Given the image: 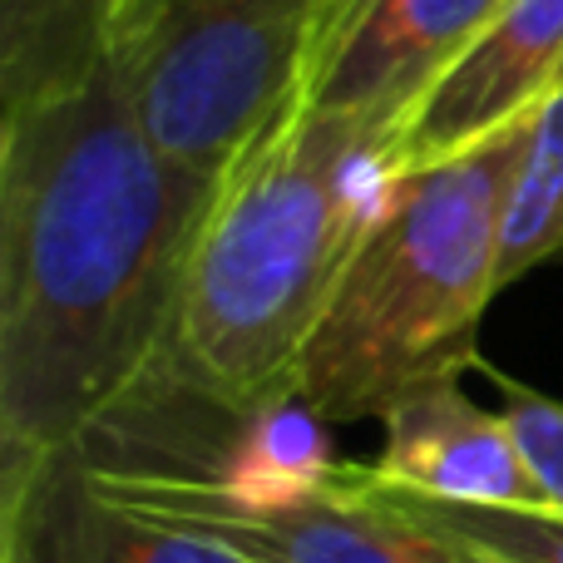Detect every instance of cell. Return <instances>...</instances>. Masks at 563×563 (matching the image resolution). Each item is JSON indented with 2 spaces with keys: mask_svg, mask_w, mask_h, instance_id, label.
<instances>
[{
  "mask_svg": "<svg viewBox=\"0 0 563 563\" xmlns=\"http://www.w3.org/2000/svg\"><path fill=\"white\" fill-rule=\"evenodd\" d=\"M563 253V85L534 109L529 148L509 188L499 238V291Z\"/></svg>",
  "mask_w": 563,
  "mask_h": 563,
  "instance_id": "8fae6325",
  "label": "cell"
},
{
  "mask_svg": "<svg viewBox=\"0 0 563 563\" xmlns=\"http://www.w3.org/2000/svg\"><path fill=\"white\" fill-rule=\"evenodd\" d=\"M104 45L109 0H0V114L85 85Z\"/></svg>",
  "mask_w": 563,
  "mask_h": 563,
  "instance_id": "30bf717a",
  "label": "cell"
},
{
  "mask_svg": "<svg viewBox=\"0 0 563 563\" xmlns=\"http://www.w3.org/2000/svg\"><path fill=\"white\" fill-rule=\"evenodd\" d=\"M396 124L297 99L228 168L194 243L164 396L213 420L291 396L301 351L400 178Z\"/></svg>",
  "mask_w": 563,
  "mask_h": 563,
  "instance_id": "7a4b0ae2",
  "label": "cell"
},
{
  "mask_svg": "<svg viewBox=\"0 0 563 563\" xmlns=\"http://www.w3.org/2000/svg\"><path fill=\"white\" fill-rule=\"evenodd\" d=\"M529 129L534 114L475 154L390 184L291 380L327 426L386 420L410 390L479 371V321L499 297V238Z\"/></svg>",
  "mask_w": 563,
  "mask_h": 563,
  "instance_id": "3957f363",
  "label": "cell"
},
{
  "mask_svg": "<svg viewBox=\"0 0 563 563\" xmlns=\"http://www.w3.org/2000/svg\"><path fill=\"white\" fill-rule=\"evenodd\" d=\"M563 0H509L396 124V174L475 154L559 89Z\"/></svg>",
  "mask_w": 563,
  "mask_h": 563,
  "instance_id": "8992f818",
  "label": "cell"
},
{
  "mask_svg": "<svg viewBox=\"0 0 563 563\" xmlns=\"http://www.w3.org/2000/svg\"><path fill=\"white\" fill-rule=\"evenodd\" d=\"M0 563H253L114 505L79 450L0 470Z\"/></svg>",
  "mask_w": 563,
  "mask_h": 563,
  "instance_id": "ba28073f",
  "label": "cell"
},
{
  "mask_svg": "<svg viewBox=\"0 0 563 563\" xmlns=\"http://www.w3.org/2000/svg\"><path fill=\"white\" fill-rule=\"evenodd\" d=\"M351 5H356V0H321V25H317V45H321V40L331 35V30L341 25V20H346V10H351ZM311 55H317V49H311Z\"/></svg>",
  "mask_w": 563,
  "mask_h": 563,
  "instance_id": "5bb4252c",
  "label": "cell"
},
{
  "mask_svg": "<svg viewBox=\"0 0 563 563\" xmlns=\"http://www.w3.org/2000/svg\"><path fill=\"white\" fill-rule=\"evenodd\" d=\"M505 5L509 0H356L311 55L301 104L406 119Z\"/></svg>",
  "mask_w": 563,
  "mask_h": 563,
  "instance_id": "52a82bcc",
  "label": "cell"
},
{
  "mask_svg": "<svg viewBox=\"0 0 563 563\" xmlns=\"http://www.w3.org/2000/svg\"><path fill=\"white\" fill-rule=\"evenodd\" d=\"M321 0H109L104 59L184 168L223 174L301 99Z\"/></svg>",
  "mask_w": 563,
  "mask_h": 563,
  "instance_id": "277c9868",
  "label": "cell"
},
{
  "mask_svg": "<svg viewBox=\"0 0 563 563\" xmlns=\"http://www.w3.org/2000/svg\"><path fill=\"white\" fill-rule=\"evenodd\" d=\"M489 380L499 390V410H505L509 430L519 440V455H525V470L534 479V499L539 509H559L563 515V400L544 396V390L525 386V380L505 376V371L485 366Z\"/></svg>",
  "mask_w": 563,
  "mask_h": 563,
  "instance_id": "4fadbf2b",
  "label": "cell"
},
{
  "mask_svg": "<svg viewBox=\"0 0 563 563\" xmlns=\"http://www.w3.org/2000/svg\"><path fill=\"white\" fill-rule=\"evenodd\" d=\"M213 194L154 144L109 59L0 114V470L85 445L168 380Z\"/></svg>",
  "mask_w": 563,
  "mask_h": 563,
  "instance_id": "6da1fadb",
  "label": "cell"
},
{
  "mask_svg": "<svg viewBox=\"0 0 563 563\" xmlns=\"http://www.w3.org/2000/svg\"><path fill=\"white\" fill-rule=\"evenodd\" d=\"M435 525H445L455 539L479 549L489 563H563V515L539 505L515 509H479V505H445L406 489Z\"/></svg>",
  "mask_w": 563,
  "mask_h": 563,
  "instance_id": "7c38bea8",
  "label": "cell"
},
{
  "mask_svg": "<svg viewBox=\"0 0 563 563\" xmlns=\"http://www.w3.org/2000/svg\"><path fill=\"white\" fill-rule=\"evenodd\" d=\"M114 505L168 529L213 539L253 563H489L426 515L376 465L341 460L336 479L297 505L233 509L164 470H114L85 460Z\"/></svg>",
  "mask_w": 563,
  "mask_h": 563,
  "instance_id": "5b68a950",
  "label": "cell"
},
{
  "mask_svg": "<svg viewBox=\"0 0 563 563\" xmlns=\"http://www.w3.org/2000/svg\"><path fill=\"white\" fill-rule=\"evenodd\" d=\"M380 430L386 440L371 465L390 485L445 499V505H539L505 410L475 406L460 376L410 390L400 406H390Z\"/></svg>",
  "mask_w": 563,
  "mask_h": 563,
  "instance_id": "9c48e42d",
  "label": "cell"
},
{
  "mask_svg": "<svg viewBox=\"0 0 563 563\" xmlns=\"http://www.w3.org/2000/svg\"><path fill=\"white\" fill-rule=\"evenodd\" d=\"M559 85H563V75H559Z\"/></svg>",
  "mask_w": 563,
  "mask_h": 563,
  "instance_id": "9a60e30c",
  "label": "cell"
}]
</instances>
